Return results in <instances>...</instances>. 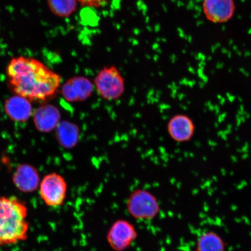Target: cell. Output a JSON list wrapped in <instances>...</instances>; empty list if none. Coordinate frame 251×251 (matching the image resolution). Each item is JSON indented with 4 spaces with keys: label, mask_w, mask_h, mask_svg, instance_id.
Listing matches in <instances>:
<instances>
[{
    "label": "cell",
    "mask_w": 251,
    "mask_h": 251,
    "mask_svg": "<svg viewBox=\"0 0 251 251\" xmlns=\"http://www.w3.org/2000/svg\"><path fill=\"white\" fill-rule=\"evenodd\" d=\"M6 76L15 95L30 101H46L57 93L62 78L38 59L18 56L9 61Z\"/></svg>",
    "instance_id": "obj_1"
},
{
    "label": "cell",
    "mask_w": 251,
    "mask_h": 251,
    "mask_svg": "<svg viewBox=\"0 0 251 251\" xmlns=\"http://www.w3.org/2000/svg\"><path fill=\"white\" fill-rule=\"evenodd\" d=\"M27 207L15 197H0V246L26 240L29 230Z\"/></svg>",
    "instance_id": "obj_2"
},
{
    "label": "cell",
    "mask_w": 251,
    "mask_h": 251,
    "mask_svg": "<svg viewBox=\"0 0 251 251\" xmlns=\"http://www.w3.org/2000/svg\"><path fill=\"white\" fill-rule=\"evenodd\" d=\"M94 87L102 99L113 101L123 95L125 81L121 72L115 66L103 68L94 80Z\"/></svg>",
    "instance_id": "obj_3"
},
{
    "label": "cell",
    "mask_w": 251,
    "mask_h": 251,
    "mask_svg": "<svg viewBox=\"0 0 251 251\" xmlns=\"http://www.w3.org/2000/svg\"><path fill=\"white\" fill-rule=\"evenodd\" d=\"M126 207L130 215L138 221H149L155 218L159 212L156 198L150 191L138 189L128 197Z\"/></svg>",
    "instance_id": "obj_4"
},
{
    "label": "cell",
    "mask_w": 251,
    "mask_h": 251,
    "mask_svg": "<svg viewBox=\"0 0 251 251\" xmlns=\"http://www.w3.org/2000/svg\"><path fill=\"white\" fill-rule=\"evenodd\" d=\"M41 199L47 206L58 208L67 198L68 185L61 175L52 173L45 176L39 185Z\"/></svg>",
    "instance_id": "obj_5"
},
{
    "label": "cell",
    "mask_w": 251,
    "mask_h": 251,
    "mask_svg": "<svg viewBox=\"0 0 251 251\" xmlns=\"http://www.w3.org/2000/svg\"><path fill=\"white\" fill-rule=\"evenodd\" d=\"M137 238L136 228L126 220H118L109 229L106 240L115 251H123L131 246Z\"/></svg>",
    "instance_id": "obj_6"
},
{
    "label": "cell",
    "mask_w": 251,
    "mask_h": 251,
    "mask_svg": "<svg viewBox=\"0 0 251 251\" xmlns=\"http://www.w3.org/2000/svg\"><path fill=\"white\" fill-rule=\"evenodd\" d=\"M196 131L195 123L192 118L184 114L172 116L167 124V131L173 141L177 143L189 142Z\"/></svg>",
    "instance_id": "obj_7"
},
{
    "label": "cell",
    "mask_w": 251,
    "mask_h": 251,
    "mask_svg": "<svg viewBox=\"0 0 251 251\" xmlns=\"http://www.w3.org/2000/svg\"><path fill=\"white\" fill-rule=\"evenodd\" d=\"M93 84L88 78L76 76L70 78L61 87L64 99L71 102L85 101L92 95Z\"/></svg>",
    "instance_id": "obj_8"
},
{
    "label": "cell",
    "mask_w": 251,
    "mask_h": 251,
    "mask_svg": "<svg viewBox=\"0 0 251 251\" xmlns=\"http://www.w3.org/2000/svg\"><path fill=\"white\" fill-rule=\"evenodd\" d=\"M235 10L234 0H204L203 11L207 20L224 23L231 20Z\"/></svg>",
    "instance_id": "obj_9"
},
{
    "label": "cell",
    "mask_w": 251,
    "mask_h": 251,
    "mask_svg": "<svg viewBox=\"0 0 251 251\" xmlns=\"http://www.w3.org/2000/svg\"><path fill=\"white\" fill-rule=\"evenodd\" d=\"M12 181L21 192L31 193L39 189L41 181L38 170L32 165L25 164L18 166Z\"/></svg>",
    "instance_id": "obj_10"
},
{
    "label": "cell",
    "mask_w": 251,
    "mask_h": 251,
    "mask_svg": "<svg viewBox=\"0 0 251 251\" xmlns=\"http://www.w3.org/2000/svg\"><path fill=\"white\" fill-rule=\"evenodd\" d=\"M4 111L11 121L18 123L26 122L34 112L31 101L18 95L5 100Z\"/></svg>",
    "instance_id": "obj_11"
},
{
    "label": "cell",
    "mask_w": 251,
    "mask_h": 251,
    "mask_svg": "<svg viewBox=\"0 0 251 251\" xmlns=\"http://www.w3.org/2000/svg\"><path fill=\"white\" fill-rule=\"evenodd\" d=\"M33 117L37 130L43 133H49L56 129L60 123V112L52 105L40 106L33 112Z\"/></svg>",
    "instance_id": "obj_12"
},
{
    "label": "cell",
    "mask_w": 251,
    "mask_h": 251,
    "mask_svg": "<svg viewBox=\"0 0 251 251\" xmlns=\"http://www.w3.org/2000/svg\"><path fill=\"white\" fill-rule=\"evenodd\" d=\"M56 139L62 146L67 149L74 147L77 143L79 130L77 126L68 122H62L56 128Z\"/></svg>",
    "instance_id": "obj_13"
},
{
    "label": "cell",
    "mask_w": 251,
    "mask_h": 251,
    "mask_svg": "<svg viewBox=\"0 0 251 251\" xmlns=\"http://www.w3.org/2000/svg\"><path fill=\"white\" fill-rule=\"evenodd\" d=\"M224 241L214 232H205L202 234L197 243L196 251H225Z\"/></svg>",
    "instance_id": "obj_14"
},
{
    "label": "cell",
    "mask_w": 251,
    "mask_h": 251,
    "mask_svg": "<svg viewBox=\"0 0 251 251\" xmlns=\"http://www.w3.org/2000/svg\"><path fill=\"white\" fill-rule=\"evenodd\" d=\"M77 0H47L50 11L58 17H70L77 8Z\"/></svg>",
    "instance_id": "obj_15"
},
{
    "label": "cell",
    "mask_w": 251,
    "mask_h": 251,
    "mask_svg": "<svg viewBox=\"0 0 251 251\" xmlns=\"http://www.w3.org/2000/svg\"><path fill=\"white\" fill-rule=\"evenodd\" d=\"M83 6L89 7H100L107 2L108 0H77Z\"/></svg>",
    "instance_id": "obj_16"
}]
</instances>
